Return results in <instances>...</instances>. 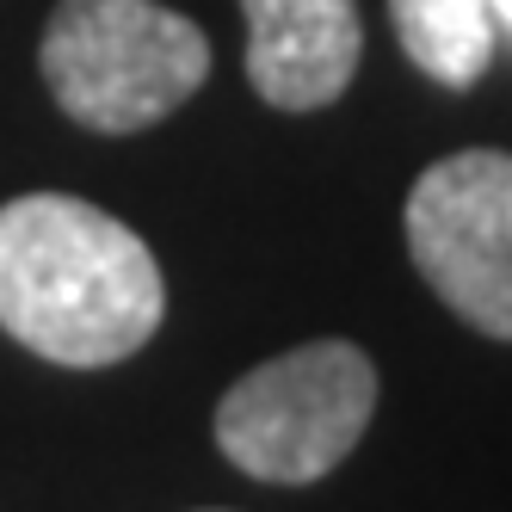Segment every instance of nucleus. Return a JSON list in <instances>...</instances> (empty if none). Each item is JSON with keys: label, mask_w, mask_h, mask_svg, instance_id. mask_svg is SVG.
Listing matches in <instances>:
<instances>
[{"label": "nucleus", "mask_w": 512, "mask_h": 512, "mask_svg": "<svg viewBox=\"0 0 512 512\" xmlns=\"http://www.w3.org/2000/svg\"><path fill=\"white\" fill-rule=\"evenodd\" d=\"M167 284L149 241L87 198L0 204V327L50 364L105 371L155 340Z\"/></svg>", "instance_id": "nucleus-1"}, {"label": "nucleus", "mask_w": 512, "mask_h": 512, "mask_svg": "<svg viewBox=\"0 0 512 512\" xmlns=\"http://www.w3.org/2000/svg\"><path fill=\"white\" fill-rule=\"evenodd\" d=\"M38 75L81 130L136 136L204 87L210 38L161 0H56Z\"/></svg>", "instance_id": "nucleus-2"}, {"label": "nucleus", "mask_w": 512, "mask_h": 512, "mask_svg": "<svg viewBox=\"0 0 512 512\" xmlns=\"http://www.w3.org/2000/svg\"><path fill=\"white\" fill-rule=\"evenodd\" d=\"M377 414V364L352 340H309L266 358L223 395L216 445L253 482L303 488L352 457Z\"/></svg>", "instance_id": "nucleus-3"}, {"label": "nucleus", "mask_w": 512, "mask_h": 512, "mask_svg": "<svg viewBox=\"0 0 512 512\" xmlns=\"http://www.w3.org/2000/svg\"><path fill=\"white\" fill-rule=\"evenodd\" d=\"M408 253L445 309L488 340H512V155L432 161L408 192Z\"/></svg>", "instance_id": "nucleus-4"}, {"label": "nucleus", "mask_w": 512, "mask_h": 512, "mask_svg": "<svg viewBox=\"0 0 512 512\" xmlns=\"http://www.w3.org/2000/svg\"><path fill=\"white\" fill-rule=\"evenodd\" d=\"M247 13V81L278 112L334 105L364 56L358 0H241Z\"/></svg>", "instance_id": "nucleus-5"}, {"label": "nucleus", "mask_w": 512, "mask_h": 512, "mask_svg": "<svg viewBox=\"0 0 512 512\" xmlns=\"http://www.w3.org/2000/svg\"><path fill=\"white\" fill-rule=\"evenodd\" d=\"M389 25L408 62L438 87H475L494 62V13L488 0H389Z\"/></svg>", "instance_id": "nucleus-6"}, {"label": "nucleus", "mask_w": 512, "mask_h": 512, "mask_svg": "<svg viewBox=\"0 0 512 512\" xmlns=\"http://www.w3.org/2000/svg\"><path fill=\"white\" fill-rule=\"evenodd\" d=\"M488 13H494V25H506V31H512V0H488Z\"/></svg>", "instance_id": "nucleus-7"}]
</instances>
